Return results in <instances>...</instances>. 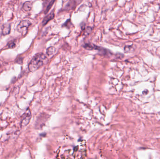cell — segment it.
I'll list each match as a JSON object with an SVG mask.
<instances>
[{
  "mask_svg": "<svg viewBox=\"0 0 160 159\" xmlns=\"http://www.w3.org/2000/svg\"><path fill=\"white\" fill-rule=\"evenodd\" d=\"M55 48L53 47H50L48 48L47 51V53L48 56H51L55 52Z\"/></svg>",
  "mask_w": 160,
  "mask_h": 159,
  "instance_id": "9c48e42d",
  "label": "cell"
},
{
  "mask_svg": "<svg viewBox=\"0 0 160 159\" xmlns=\"http://www.w3.org/2000/svg\"><path fill=\"white\" fill-rule=\"evenodd\" d=\"M32 5L31 2H27L23 5V9L26 11H29L32 10Z\"/></svg>",
  "mask_w": 160,
  "mask_h": 159,
  "instance_id": "ba28073f",
  "label": "cell"
},
{
  "mask_svg": "<svg viewBox=\"0 0 160 159\" xmlns=\"http://www.w3.org/2000/svg\"><path fill=\"white\" fill-rule=\"evenodd\" d=\"M47 56L43 53H39L35 56L29 65V69L30 71L34 72L47 62Z\"/></svg>",
  "mask_w": 160,
  "mask_h": 159,
  "instance_id": "6da1fadb",
  "label": "cell"
},
{
  "mask_svg": "<svg viewBox=\"0 0 160 159\" xmlns=\"http://www.w3.org/2000/svg\"><path fill=\"white\" fill-rule=\"evenodd\" d=\"M56 0H45V4H47L46 9L44 11V13H47L49 10H50L51 7L53 6V4Z\"/></svg>",
  "mask_w": 160,
  "mask_h": 159,
  "instance_id": "5b68a950",
  "label": "cell"
},
{
  "mask_svg": "<svg viewBox=\"0 0 160 159\" xmlns=\"http://www.w3.org/2000/svg\"><path fill=\"white\" fill-rule=\"evenodd\" d=\"M91 30H92V28L90 27H88L85 29L84 34L85 35H88L91 33Z\"/></svg>",
  "mask_w": 160,
  "mask_h": 159,
  "instance_id": "30bf717a",
  "label": "cell"
},
{
  "mask_svg": "<svg viewBox=\"0 0 160 159\" xmlns=\"http://www.w3.org/2000/svg\"><path fill=\"white\" fill-rule=\"evenodd\" d=\"M8 46L10 48H11V49L14 48L16 46V44H15L14 42H10L8 44Z\"/></svg>",
  "mask_w": 160,
  "mask_h": 159,
  "instance_id": "8fae6325",
  "label": "cell"
},
{
  "mask_svg": "<svg viewBox=\"0 0 160 159\" xmlns=\"http://www.w3.org/2000/svg\"><path fill=\"white\" fill-rule=\"evenodd\" d=\"M84 48L88 50H100V47H98L93 44H86L84 45Z\"/></svg>",
  "mask_w": 160,
  "mask_h": 159,
  "instance_id": "52a82bcc",
  "label": "cell"
},
{
  "mask_svg": "<svg viewBox=\"0 0 160 159\" xmlns=\"http://www.w3.org/2000/svg\"><path fill=\"white\" fill-rule=\"evenodd\" d=\"M32 117V114L30 110L28 109L25 112L21 117V125L22 127H25L28 124Z\"/></svg>",
  "mask_w": 160,
  "mask_h": 159,
  "instance_id": "7a4b0ae2",
  "label": "cell"
},
{
  "mask_svg": "<svg viewBox=\"0 0 160 159\" xmlns=\"http://www.w3.org/2000/svg\"><path fill=\"white\" fill-rule=\"evenodd\" d=\"M31 25V22L28 20L22 21L17 26V30L20 33L25 32Z\"/></svg>",
  "mask_w": 160,
  "mask_h": 159,
  "instance_id": "3957f363",
  "label": "cell"
},
{
  "mask_svg": "<svg viewBox=\"0 0 160 159\" xmlns=\"http://www.w3.org/2000/svg\"><path fill=\"white\" fill-rule=\"evenodd\" d=\"M54 17V13L53 11L49 15H48L47 16H46L44 17V18L42 22V24L43 26L46 25L48 22H49L52 19H53Z\"/></svg>",
  "mask_w": 160,
  "mask_h": 159,
  "instance_id": "277c9868",
  "label": "cell"
},
{
  "mask_svg": "<svg viewBox=\"0 0 160 159\" xmlns=\"http://www.w3.org/2000/svg\"><path fill=\"white\" fill-rule=\"evenodd\" d=\"M10 31V24H5L3 27V34L4 35L9 34Z\"/></svg>",
  "mask_w": 160,
  "mask_h": 159,
  "instance_id": "8992f818",
  "label": "cell"
}]
</instances>
